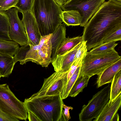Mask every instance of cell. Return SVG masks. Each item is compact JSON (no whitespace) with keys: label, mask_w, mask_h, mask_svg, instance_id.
Masks as SVG:
<instances>
[{"label":"cell","mask_w":121,"mask_h":121,"mask_svg":"<svg viewBox=\"0 0 121 121\" xmlns=\"http://www.w3.org/2000/svg\"><path fill=\"white\" fill-rule=\"evenodd\" d=\"M13 57L0 53V73L2 77H8L11 73L15 64Z\"/></svg>","instance_id":"obj_16"},{"label":"cell","mask_w":121,"mask_h":121,"mask_svg":"<svg viewBox=\"0 0 121 121\" xmlns=\"http://www.w3.org/2000/svg\"><path fill=\"white\" fill-rule=\"evenodd\" d=\"M63 22L68 26L80 25L81 17L79 12L75 10L63 11L62 14Z\"/></svg>","instance_id":"obj_18"},{"label":"cell","mask_w":121,"mask_h":121,"mask_svg":"<svg viewBox=\"0 0 121 121\" xmlns=\"http://www.w3.org/2000/svg\"><path fill=\"white\" fill-rule=\"evenodd\" d=\"M22 20L28 39V44L38 45L41 36L32 11L22 13Z\"/></svg>","instance_id":"obj_11"},{"label":"cell","mask_w":121,"mask_h":121,"mask_svg":"<svg viewBox=\"0 0 121 121\" xmlns=\"http://www.w3.org/2000/svg\"><path fill=\"white\" fill-rule=\"evenodd\" d=\"M111 83L109 102L113 101L121 94V70L115 75Z\"/></svg>","instance_id":"obj_21"},{"label":"cell","mask_w":121,"mask_h":121,"mask_svg":"<svg viewBox=\"0 0 121 121\" xmlns=\"http://www.w3.org/2000/svg\"><path fill=\"white\" fill-rule=\"evenodd\" d=\"M2 77L1 76L0 74V78Z\"/></svg>","instance_id":"obj_36"},{"label":"cell","mask_w":121,"mask_h":121,"mask_svg":"<svg viewBox=\"0 0 121 121\" xmlns=\"http://www.w3.org/2000/svg\"><path fill=\"white\" fill-rule=\"evenodd\" d=\"M19 44L12 40L0 39V53L13 57L19 48Z\"/></svg>","instance_id":"obj_22"},{"label":"cell","mask_w":121,"mask_h":121,"mask_svg":"<svg viewBox=\"0 0 121 121\" xmlns=\"http://www.w3.org/2000/svg\"><path fill=\"white\" fill-rule=\"evenodd\" d=\"M56 3L60 7L65 4L70 0H54Z\"/></svg>","instance_id":"obj_33"},{"label":"cell","mask_w":121,"mask_h":121,"mask_svg":"<svg viewBox=\"0 0 121 121\" xmlns=\"http://www.w3.org/2000/svg\"><path fill=\"white\" fill-rule=\"evenodd\" d=\"M121 26V6L104 2L84 27L82 36L87 51L102 43L109 34Z\"/></svg>","instance_id":"obj_1"},{"label":"cell","mask_w":121,"mask_h":121,"mask_svg":"<svg viewBox=\"0 0 121 121\" xmlns=\"http://www.w3.org/2000/svg\"><path fill=\"white\" fill-rule=\"evenodd\" d=\"M87 51L86 45V42L83 41L77 51L73 62H78L82 57L85 56Z\"/></svg>","instance_id":"obj_29"},{"label":"cell","mask_w":121,"mask_h":121,"mask_svg":"<svg viewBox=\"0 0 121 121\" xmlns=\"http://www.w3.org/2000/svg\"><path fill=\"white\" fill-rule=\"evenodd\" d=\"M121 70V59L107 67L97 75L96 83L97 88L111 83L115 75Z\"/></svg>","instance_id":"obj_13"},{"label":"cell","mask_w":121,"mask_h":121,"mask_svg":"<svg viewBox=\"0 0 121 121\" xmlns=\"http://www.w3.org/2000/svg\"><path fill=\"white\" fill-rule=\"evenodd\" d=\"M18 0H0V11H6L14 7Z\"/></svg>","instance_id":"obj_28"},{"label":"cell","mask_w":121,"mask_h":121,"mask_svg":"<svg viewBox=\"0 0 121 121\" xmlns=\"http://www.w3.org/2000/svg\"><path fill=\"white\" fill-rule=\"evenodd\" d=\"M34 0H18L14 7L22 13L32 11Z\"/></svg>","instance_id":"obj_25"},{"label":"cell","mask_w":121,"mask_h":121,"mask_svg":"<svg viewBox=\"0 0 121 121\" xmlns=\"http://www.w3.org/2000/svg\"><path fill=\"white\" fill-rule=\"evenodd\" d=\"M116 42L103 43L101 44L92 48L88 52L90 53L96 54L110 51L114 49L118 44Z\"/></svg>","instance_id":"obj_24"},{"label":"cell","mask_w":121,"mask_h":121,"mask_svg":"<svg viewBox=\"0 0 121 121\" xmlns=\"http://www.w3.org/2000/svg\"><path fill=\"white\" fill-rule=\"evenodd\" d=\"M28 119L30 121H39V120L33 114L29 111H27Z\"/></svg>","instance_id":"obj_32"},{"label":"cell","mask_w":121,"mask_h":121,"mask_svg":"<svg viewBox=\"0 0 121 121\" xmlns=\"http://www.w3.org/2000/svg\"><path fill=\"white\" fill-rule=\"evenodd\" d=\"M62 107L64 108V110L62 111V115L65 121H68L71 119L69 110H71L73 109V108L71 106H68L64 104L63 105Z\"/></svg>","instance_id":"obj_30"},{"label":"cell","mask_w":121,"mask_h":121,"mask_svg":"<svg viewBox=\"0 0 121 121\" xmlns=\"http://www.w3.org/2000/svg\"><path fill=\"white\" fill-rule=\"evenodd\" d=\"M5 11L9 19V34L11 40L21 46L28 44L27 37L23 22L18 17V9L14 7Z\"/></svg>","instance_id":"obj_9"},{"label":"cell","mask_w":121,"mask_h":121,"mask_svg":"<svg viewBox=\"0 0 121 121\" xmlns=\"http://www.w3.org/2000/svg\"><path fill=\"white\" fill-rule=\"evenodd\" d=\"M110 86L109 84L94 95L87 104L82 107L79 114L80 121H91L96 118L109 100Z\"/></svg>","instance_id":"obj_7"},{"label":"cell","mask_w":121,"mask_h":121,"mask_svg":"<svg viewBox=\"0 0 121 121\" xmlns=\"http://www.w3.org/2000/svg\"><path fill=\"white\" fill-rule=\"evenodd\" d=\"M68 71L64 72H55L48 78L44 79L40 90L30 98L60 94L63 87V78L66 76Z\"/></svg>","instance_id":"obj_10"},{"label":"cell","mask_w":121,"mask_h":121,"mask_svg":"<svg viewBox=\"0 0 121 121\" xmlns=\"http://www.w3.org/2000/svg\"><path fill=\"white\" fill-rule=\"evenodd\" d=\"M109 0L117 5L121 6V0Z\"/></svg>","instance_id":"obj_35"},{"label":"cell","mask_w":121,"mask_h":121,"mask_svg":"<svg viewBox=\"0 0 121 121\" xmlns=\"http://www.w3.org/2000/svg\"><path fill=\"white\" fill-rule=\"evenodd\" d=\"M81 65L82 63L78 66L66 85L62 88L60 94L63 100L68 97L71 89L79 75Z\"/></svg>","instance_id":"obj_23"},{"label":"cell","mask_w":121,"mask_h":121,"mask_svg":"<svg viewBox=\"0 0 121 121\" xmlns=\"http://www.w3.org/2000/svg\"><path fill=\"white\" fill-rule=\"evenodd\" d=\"M119 121V116L118 113H117L113 117L111 121Z\"/></svg>","instance_id":"obj_34"},{"label":"cell","mask_w":121,"mask_h":121,"mask_svg":"<svg viewBox=\"0 0 121 121\" xmlns=\"http://www.w3.org/2000/svg\"><path fill=\"white\" fill-rule=\"evenodd\" d=\"M82 42L63 54L57 55L51 62L55 72L68 71L74 60L77 51Z\"/></svg>","instance_id":"obj_12"},{"label":"cell","mask_w":121,"mask_h":121,"mask_svg":"<svg viewBox=\"0 0 121 121\" xmlns=\"http://www.w3.org/2000/svg\"><path fill=\"white\" fill-rule=\"evenodd\" d=\"M0 109L4 113L26 121L28 112L24 102L18 99L7 84H0Z\"/></svg>","instance_id":"obj_5"},{"label":"cell","mask_w":121,"mask_h":121,"mask_svg":"<svg viewBox=\"0 0 121 121\" xmlns=\"http://www.w3.org/2000/svg\"><path fill=\"white\" fill-rule=\"evenodd\" d=\"M18 121L19 120L6 114L0 109V121Z\"/></svg>","instance_id":"obj_31"},{"label":"cell","mask_w":121,"mask_h":121,"mask_svg":"<svg viewBox=\"0 0 121 121\" xmlns=\"http://www.w3.org/2000/svg\"><path fill=\"white\" fill-rule=\"evenodd\" d=\"M30 46L29 44L22 46L19 48L14 55L13 58L15 63L19 61L20 64L24 59L26 53L29 50Z\"/></svg>","instance_id":"obj_26"},{"label":"cell","mask_w":121,"mask_h":121,"mask_svg":"<svg viewBox=\"0 0 121 121\" xmlns=\"http://www.w3.org/2000/svg\"><path fill=\"white\" fill-rule=\"evenodd\" d=\"M65 25L64 23L60 24L52 33L51 38L52 48L51 62L56 56L57 52L60 44L66 38Z\"/></svg>","instance_id":"obj_15"},{"label":"cell","mask_w":121,"mask_h":121,"mask_svg":"<svg viewBox=\"0 0 121 121\" xmlns=\"http://www.w3.org/2000/svg\"><path fill=\"white\" fill-rule=\"evenodd\" d=\"M105 0H70L61 7L64 11L75 10L80 14V26L84 27Z\"/></svg>","instance_id":"obj_8"},{"label":"cell","mask_w":121,"mask_h":121,"mask_svg":"<svg viewBox=\"0 0 121 121\" xmlns=\"http://www.w3.org/2000/svg\"><path fill=\"white\" fill-rule=\"evenodd\" d=\"M63 11L54 0H34L32 11L41 36L52 33L63 22Z\"/></svg>","instance_id":"obj_2"},{"label":"cell","mask_w":121,"mask_h":121,"mask_svg":"<svg viewBox=\"0 0 121 121\" xmlns=\"http://www.w3.org/2000/svg\"><path fill=\"white\" fill-rule=\"evenodd\" d=\"M121 104V94L113 101L106 104L100 114L93 121H111L113 117L117 113Z\"/></svg>","instance_id":"obj_14"},{"label":"cell","mask_w":121,"mask_h":121,"mask_svg":"<svg viewBox=\"0 0 121 121\" xmlns=\"http://www.w3.org/2000/svg\"><path fill=\"white\" fill-rule=\"evenodd\" d=\"M121 59L115 49L104 53L92 54L87 52L82 59L79 75L91 78Z\"/></svg>","instance_id":"obj_4"},{"label":"cell","mask_w":121,"mask_h":121,"mask_svg":"<svg viewBox=\"0 0 121 121\" xmlns=\"http://www.w3.org/2000/svg\"><path fill=\"white\" fill-rule=\"evenodd\" d=\"M52 34L41 36L39 44L29 45L30 48L25 58L20 63L23 65L31 61L43 67H48L51 62L52 45L51 38Z\"/></svg>","instance_id":"obj_6"},{"label":"cell","mask_w":121,"mask_h":121,"mask_svg":"<svg viewBox=\"0 0 121 121\" xmlns=\"http://www.w3.org/2000/svg\"><path fill=\"white\" fill-rule=\"evenodd\" d=\"M121 40V26L118 27L107 35L103 39L102 43L116 42Z\"/></svg>","instance_id":"obj_27"},{"label":"cell","mask_w":121,"mask_h":121,"mask_svg":"<svg viewBox=\"0 0 121 121\" xmlns=\"http://www.w3.org/2000/svg\"><path fill=\"white\" fill-rule=\"evenodd\" d=\"M90 78L87 75H79L71 89L68 97H74L82 92L84 89L87 86Z\"/></svg>","instance_id":"obj_19"},{"label":"cell","mask_w":121,"mask_h":121,"mask_svg":"<svg viewBox=\"0 0 121 121\" xmlns=\"http://www.w3.org/2000/svg\"><path fill=\"white\" fill-rule=\"evenodd\" d=\"M83 41L82 36L71 38L66 37L60 46L57 52V55L63 54L72 49Z\"/></svg>","instance_id":"obj_17"},{"label":"cell","mask_w":121,"mask_h":121,"mask_svg":"<svg viewBox=\"0 0 121 121\" xmlns=\"http://www.w3.org/2000/svg\"><path fill=\"white\" fill-rule=\"evenodd\" d=\"M9 22L5 11H0V39L12 40L9 35Z\"/></svg>","instance_id":"obj_20"},{"label":"cell","mask_w":121,"mask_h":121,"mask_svg":"<svg viewBox=\"0 0 121 121\" xmlns=\"http://www.w3.org/2000/svg\"><path fill=\"white\" fill-rule=\"evenodd\" d=\"M27 111L35 115L39 121H62L63 101L60 94L36 96L25 99Z\"/></svg>","instance_id":"obj_3"}]
</instances>
